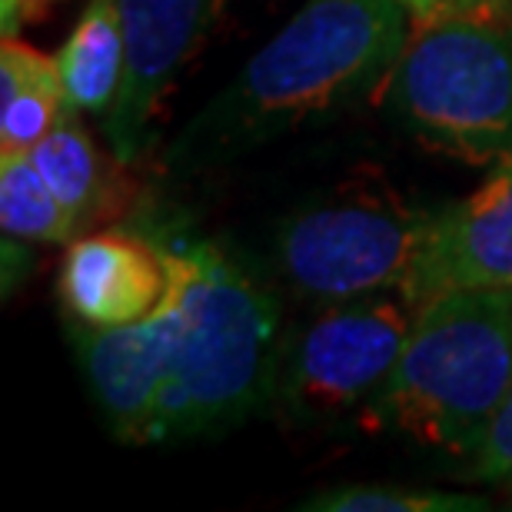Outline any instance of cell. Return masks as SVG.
<instances>
[{
  "label": "cell",
  "instance_id": "6da1fadb",
  "mask_svg": "<svg viewBox=\"0 0 512 512\" xmlns=\"http://www.w3.org/2000/svg\"><path fill=\"white\" fill-rule=\"evenodd\" d=\"M409 30L413 20L396 0H310L190 117L167 167L177 173L227 167L380 94Z\"/></svg>",
  "mask_w": 512,
  "mask_h": 512
},
{
  "label": "cell",
  "instance_id": "7a4b0ae2",
  "mask_svg": "<svg viewBox=\"0 0 512 512\" xmlns=\"http://www.w3.org/2000/svg\"><path fill=\"white\" fill-rule=\"evenodd\" d=\"M183 286V320L153 403L147 446L220 436L273 403L280 313L273 296L213 247L167 250Z\"/></svg>",
  "mask_w": 512,
  "mask_h": 512
},
{
  "label": "cell",
  "instance_id": "3957f363",
  "mask_svg": "<svg viewBox=\"0 0 512 512\" xmlns=\"http://www.w3.org/2000/svg\"><path fill=\"white\" fill-rule=\"evenodd\" d=\"M509 383L512 290H446L419 303L403 356L363 419L473 459Z\"/></svg>",
  "mask_w": 512,
  "mask_h": 512
},
{
  "label": "cell",
  "instance_id": "277c9868",
  "mask_svg": "<svg viewBox=\"0 0 512 512\" xmlns=\"http://www.w3.org/2000/svg\"><path fill=\"white\" fill-rule=\"evenodd\" d=\"M386 100L429 147L466 163L512 153V10L416 24Z\"/></svg>",
  "mask_w": 512,
  "mask_h": 512
},
{
  "label": "cell",
  "instance_id": "5b68a950",
  "mask_svg": "<svg viewBox=\"0 0 512 512\" xmlns=\"http://www.w3.org/2000/svg\"><path fill=\"white\" fill-rule=\"evenodd\" d=\"M436 213L386 193L353 190L290 213L273 233V263L296 296L343 303L403 290Z\"/></svg>",
  "mask_w": 512,
  "mask_h": 512
},
{
  "label": "cell",
  "instance_id": "8992f818",
  "mask_svg": "<svg viewBox=\"0 0 512 512\" xmlns=\"http://www.w3.org/2000/svg\"><path fill=\"white\" fill-rule=\"evenodd\" d=\"M416 310L399 286L330 303L283 346L273 406L300 426L363 416L393 376Z\"/></svg>",
  "mask_w": 512,
  "mask_h": 512
},
{
  "label": "cell",
  "instance_id": "52a82bcc",
  "mask_svg": "<svg viewBox=\"0 0 512 512\" xmlns=\"http://www.w3.org/2000/svg\"><path fill=\"white\" fill-rule=\"evenodd\" d=\"M124 24V80L107 110V140L120 163L150 150L153 120L173 77L213 17V0H117Z\"/></svg>",
  "mask_w": 512,
  "mask_h": 512
},
{
  "label": "cell",
  "instance_id": "ba28073f",
  "mask_svg": "<svg viewBox=\"0 0 512 512\" xmlns=\"http://www.w3.org/2000/svg\"><path fill=\"white\" fill-rule=\"evenodd\" d=\"M170 256V253H167ZM183 320V286L170 263V290L147 320L117 330H87L74 323V343L90 389L110 429L133 446H147L153 403L170 370Z\"/></svg>",
  "mask_w": 512,
  "mask_h": 512
},
{
  "label": "cell",
  "instance_id": "9c48e42d",
  "mask_svg": "<svg viewBox=\"0 0 512 512\" xmlns=\"http://www.w3.org/2000/svg\"><path fill=\"white\" fill-rule=\"evenodd\" d=\"M512 290V153L463 203L436 213L403 290L426 303L446 290Z\"/></svg>",
  "mask_w": 512,
  "mask_h": 512
},
{
  "label": "cell",
  "instance_id": "30bf717a",
  "mask_svg": "<svg viewBox=\"0 0 512 512\" xmlns=\"http://www.w3.org/2000/svg\"><path fill=\"white\" fill-rule=\"evenodd\" d=\"M170 256L137 233H90L67 247L60 263V300L70 320L87 330L147 320L167 300Z\"/></svg>",
  "mask_w": 512,
  "mask_h": 512
},
{
  "label": "cell",
  "instance_id": "8fae6325",
  "mask_svg": "<svg viewBox=\"0 0 512 512\" xmlns=\"http://www.w3.org/2000/svg\"><path fill=\"white\" fill-rule=\"evenodd\" d=\"M67 114H107L124 80V24L117 0H87L57 54Z\"/></svg>",
  "mask_w": 512,
  "mask_h": 512
},
{
  "label": "cell",
  "instance_id": "7c38bea8",
  "mask_svg": "<svg viewBox=\"0 0 512 512\" xmlns=\"http://www.w3.org/2000/svg\"><path fill=\"white\" fill-rule=\"evenodd\" d=\"M0 227L30 243H67L80 230L27 153L0 157Z\"/></svg>",
  "mask_w": 512,
  "mask_h": 512
},
{
  "label": "cell",
  "instance_id": "4fadbf2b",
  "mask_svg": "<svg viewBox=\"0 0 512 512\" xmlns=\"http://www.w3.org/2000/svg\"><path fill=\"white\" fill-rule=\"evenodd\" d=\"M40 170V177L50 183L60 203L70 210L77 227L94 217L100 197V153L87 130L77 124L74 114H67L60 124L27 153Z\"/></svg>",
  "mask_w": 512,
  "mask_h": 512
},
{
  "label": "cell",
  "instance_id": "5bb4252c",
  "mask_svg": "<svg viewBox=\"0 0 512 512\" xmlns=\"http://www.w3.org/2000/svg\"><path fill=\"white\" fill-rule=\"evenodd\" d=\"M306 512H486L489 499L399 483H343L306 496Z\"/></svg>",
  "mask_w": 512,
  "mask_h": 512
},
{
  "label": "cell",
  "instance_id": "9a60e30c",
  "mask_svg": "<svg viewBox=\"0 0 512 512\" xmlns=\"http://www.w3.org/2000/svg\"><path fill=\"white\" fill-rule=\"evenodd\" d=\"M67 117L60 70L0 97V157L30 153Z\"/></svg>",
  "mask_w": 512,
  "mask_h": 512
},
{
  "label": "cell",
  "instance_id": "2e32d148",
  "mask_svg": "<svg viewBox=\"0 0 512 512\" xmlns=\"http://www.w3.org/2000/svg\"><path fill=\"white\" fill-rule=\"evenodd\" d=\"M469 466H473L469 476L479 479V483H493L499 489L512 486V383Z\"/></svg>",
  "mask_w": 512,
  "mask_h": 512
},
{
  "label": "cell",
  "instance_id": "e0dca14e",
  "mask_svg": "<svg viewBox=\"0 0 512 512\" xmlns=\"http://www.w3.org/2000/svg\"><path fill=\"white\" fill-rule=\"evenodd\" d=\"M416 24H433L449 17H489L512 10V0H396Z\"/></svg>",
  "mask_w": 512,
  "mask_h": 512
},
{
  "label": "cell",
  "instance_id": "ac0fdd59",
  "mask_svg": "<svg viewBox=\"0 0 512 512\" xmlns=\"http://www.w3.org/2000/svg\"><path fill=\"white\" fill-rule=\"evenodd\" d=\"M47 0H0V20H4V37H14L20 24H27V17H34L44 10Z\"/></svg>",
  "mask_w": 512,
  "mask_h": 512
},
{
  "label": "cell",
  "instance_id": "d6986e66",
  "mask_svg": "<svg viewBox=\"0 0 512 512\" xmlns=\"http://www.w3.org/2000/svg\"><path fill=\"white\" fill-rule=\"evenodd\" d=\"M503 493H506V499H509V503H506V506L512 509V486H506V489H503Z\"/></svg>",
  "mask_w": 512,
  "mask_h": 512
}]
</instances>
